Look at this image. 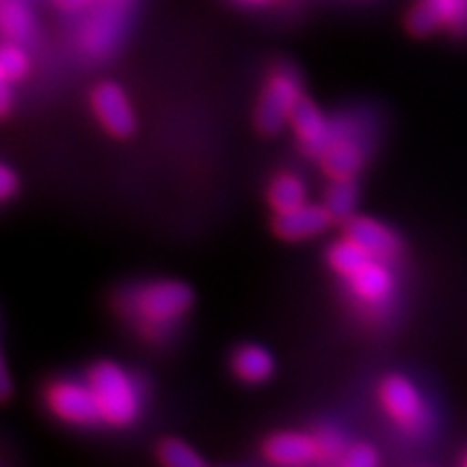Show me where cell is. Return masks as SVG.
<instances>
[{"label":"cell","instance_id":"1","mask_svg":"<svg viewBox=\"0 0 467 467\" xmlns=\"http://www.w3.org/2000/svg\"><path fill=\"white\" fill-rule=\"evenodd\" d=\"M192 307V292L178 279H151L128 285L117 295V309L145 340L159 342Z\"/></svg>","mask_w":467,"mask_h":467},{"label":"cell","instance_id":"6","mask_svg":"<svg viewBox=\"0 0 467 467\" xmlns=\"http://www.w3.org/2000/svg\"><path fill=\"white\" fill-rule=\"evenodd\" d=\"M44 400L52 416L66 424L93 426L102 422L100 409L87 379H57L46 388Z\"/></svg>","mask_w":467,"mask_h":467},{"label":"cell","instance_id":"29","mask_svg":"<svg viewBox=\"0 0 467 467\" xmlns=\"http://www.w3.org/2000/svg\"><path fill=\"white\" fill-rule=\"evenodd\" d=\"M3 83H9V80L5 78V74H3V67H0V85H3Z\"/></svg>","mask_w":467,"mask_h":467},{"label":"cell","instance_id":"23","mask_svg":"<svg viewBox=\"0 0 467 467\" xmlns=\"http://www.w3.org/2000/svg\"><path fill=\"white\" fill-rule=\"evenodd\" d=\"M336 467H379V452L370 443H350L347 452L336 461Z\"/></svg>","mask_w":467,"mask_h":467},{"label":"cell","instance_id":"15","mask_svg":"<svg viewBox=\"0 0 467 467\" xmlns=\"http://www.w3.org/2000/svg\"><path fill=\"white\" fill-rule=\"evenodd\" d=\"M273 370H275L273 355L265 347H260V344H244V347H238L236 353L232 355V372L243 383H265L273 375Z\"/></svg>","mask_w":467,"mask_h":467},{"label":"cell","instance_id":"13","mask_svg":"<svg viewBox=\"0 0 467 467\" xmlns=\"http://www.w3.org/2000/svg\"><path fill=\"white\" fill-rule=\"evenodd\" d=\"M268 463L277 467H303L312 461H318V448L314 433H301V431H284V433L271 435L262 448Z\"/></svg>","mask_w":467,"mask_h":467},{"label":"cell","instance_id":"27","mask_svg":"<svg viewBox=\"0 0 467 467\" xmlns=\"http://www.w3.org/2000/svg\"><path fill=\"white\" fill-rule=\"evenodd\" d=\"M11 392V379L7 372V366H5L3 353H0V399H7Z\"/></svg>","mask_w":467,"mask_h":467},{"label":"cell","instance_id":"7","mask_svg":"<svg viewBox=\"0 0 467 467\" xmlns=\"http://www.w3.org/2000/svg\"><path fill=\"white\" fill-rule=\"evenodd\" d=\"M405 25L416 37L437 31L467 35V0H420L407 14Z\"/></svg>","mask_w":467,"mask_h":467},{"label":"cell","instance_id":"16","mask_svg":"<svg viewBox=\"0 0 467 467\" xmlns=\"http://www.w3.org/2000/svg\"><path fill=\"white\" fill-rule=\"evenodd\" d=\"M268 206L273 213H285V210L299 208L307 203V186L296 173H277L266 189Z\"/></svg>","mask_w":467,"mask_h":467},{"label":"cell","instance_id":"17","mask_svg":"<svg viewBox=\"0 0 467 467\" xmlns=\"http://www.w3.org/2000/svg\"><path fill=\"white\" fill-rule=\"evenodd\" d=\"M35 20L22 0H0V35L7 42L25 44L33 37Z\"/></svg>","mask_w":467,"mask_h":467},{"label":"cell","instance_id":"21","mask_svg":"<svg viewBox=\"0 0 467 467\" xmlns=\"http://www.w3.org/2000/svg\"><path fill=\"white\" fill-rule=\"evenodd\" d=\"M159 459L162 467H206L200 454L180 440L162 441L159 446Z\"/></svg>","mask_w":467,"mask_h":467},{"label":"cell","instance_id":"10","mask_svg":"<svg viewBox=\"0 0 467 467\" xmlns=\"http://www.w3.org/2000/svg\"><path fill=\"white\" fill-rule=\"evenodd\" d=\"M344 236L364 249L370 258L396 262L402 254V241L392 227L372 217H350L344 227Z\"/></svg>","mask_w":467,"mask_h":467},{"label":"cell","instance_id":"11","mask_svg":"<svg viewBox=\"0 0 467 467\" xmlns=\"http://www.w3.org/2000/svg\"><path fill=\"white\" fill-rule=\"evenodd\" d=\"M331 223H334V217H331L329 210L325 208V203L307 202L299 208H292L285 210V213L275 214L273 230H275V234L282 241L301 243L320 236V234L329 230Z\"/></svg>","mask_w":467,"mask_h":467},{"label":"cell","instance_id":"4","mask_svg":"<svg viewBox=\"0 0 467 467\" xmlns=\"http://www.w3.org/2000/svg\"><path fill=\"white\" fill-rule=\"evenodd\" d=\"M377 396L385 416L405 433L420 435L431 426L429 402H426L422 389L405 375L396 372V375L383 377Z\"/></svg>","mask_w":467,"mask_h":467},{"label":"cell","instance_id":"9","mask_svg":"<svg viewBox=\"0 0 467 467\" xmlns=\"http://www.w3.org/2000/svg\"><path fill=\"white\" fill-rule=\"evenodd\" d=\"M348 285L350 296L361 307L381 309L394 299L396 277L392 265L383 260L370 258L364 266L358 268L348 279H344Z\"/></svg>","mask_w":467,"mask_h":467},{"label":"cell","instance_id":"24","mask_svg":"<svg viewBox=\"0 0 467 467\" xmlns=\"http://www.w3.org/2000/svg\"><path fill=\"white\" fill-rule=\"evenodd\" d=\"M17 189H20V180H17V173L5 162H0V203L9 202L11 197L16 195Z\"/></svg>","mask_w":467,"mask_h":467},{"label":"cell","instance_id":"5","mask_svg":"<svg viewBox=\"0 0 467 467\" xmlns=\"http://www.w3.org/2000/svg\"><path fill=\"white\" fill-rule=\"evenodd\" d=\"M303 85L299 74L292 67H275L266 78L265 89L260 93L258 107H255V126L260 132L275 134L285 124L303 100Z\"/></svg>","mask_w":467,"mask_h":467},{"label":"cell","instance_id":"8","mask_svg":"<svg viewBox=\"0 0 467 467\" xmlns=\"http://www.w3.org/2000/svg\"><path fill=\"white\" fill-rule=\"evenodd\" d=\"M91 110L96 115L98 124L107 130L110 137L126 139L137 128V117L128 93L117 83H100L91 91Z\"/></svg>","mask_w":467,"mask_h":467},{"label":"cell","instance_id":"2","mask_svg":"<svg viewBox=\"0 0 467 467\" xmlns=\"http://www.w3.org/2000/svg\"><path fill=\"white\" fill-rule=\"evenodd\" d=\"M87 383L96 396L104 424L124 429L139 420L143 411V385L130 370L115 361H98L87 372Z\"/></svg>","mask_w":467,"mask_h":467},{"label":"cell","instance_id":"18","mask_svg":"<svg viewBox=\"0 0 467 467\" xmlns=\"http://www.w3.org/2000/svg\"><path fill=\"white\" fill-rule=\"evenodd\" d=\"M358 184L353 178H340L331 180L329 189L325 192V208L329 210V214L334 221H347L355 214V206H358Z\"/></svg>","mask_w":467,"mask_h":467},{"label":"cell","instance_id":"12","mask_svg":"<svg viewBox=\"0 0 467 467\" xmlns=\"http://www.w3.org/2000/svg\"><path fill=\"white\" fill-rule=\"evenodd\" d=\"M117 5H119L117 0H109L107 5L102 0V7H98L96 16L89 22H85V26L80 28V48L93 58L107 57L115 48L117 42H119L121 11Z\"/></svg>","mask_w":467,"mask_h":467},{"label":"cell","instance_id":"22","mask_svg":"<svg viewBox=\"0 0 467 467\" xmlns=\"http://www.w3.org/2000/svg\"><path fill=\"white\" fill-rule=\"evenodd\" d=\"M314 440H317L318 448V461H337L348 448L347 437H344L342 431L331 424L320 426L317 433H314Z\"/></svg>","mask_w":467,"mask_h":467},{"label":"cell","instance_id":"30","mask_svg":"<svg viewBox=\"0 0 467 467\" xmlns=\"http://www.w3.org/2000/svg\"><path fill=\"white\" fill-rule=\"evenodd\" d=\"M461 467H467V454H465V459H463V463H461Z\"/></svg>","mask_w":467,"mask_h":467},{"label":"cell","instance_id":"28","mask_svg":"<svg viewBox=\"0 0 467 467\" xmlns=\"http://www.w3.org/2000/svg\"><path fill=\"white\" fill-rule=\"evenodd\" d=\"M236 5H244V7H266V5L275 3V0H232Z\"/></svg>","mask_w":467,"mask_h":467},{"label":"cell","instance_id":"25","mask_svg":"<svg viewBox=\"0 0 467 467\" xmlns=\"http://www.w3.org/2000/svg\"><path fill=\"white\" fill-rule=\"evenodd\" d=\"M102 0H55V5L66 14H76V11H83L89 7H96Z\"/></svg>","mask_w":467,"mask_h":467},{"label":"cell","instance_id":"19","mask_svg":"<svg viewBox=\"0 0 467 467\" xmlns=\"http://www.w3.org/2000/svg\"><path fill=\"white\" fill-rule=\"evenodd\" d=\"M368 260H370V255H368L364 249H359L353 241H348L347 236L336 241L329 249H327V265H329L331 271H334L342 282L353 275L358 268L364 266Z\"/></svg>","mask_w":467,"mask_h":467},{"label":"cell","instance_id":"14","mask_svg":"<svg viewBox=\"0 0 467 467\" xmlns=\"http://www.w3.org/2000/svg\"><path fill=\"white\" fill-rule=\"evenodd\" d=\"M290 128L292 132H295L296 141H299V148L306 151L307 156H312V159H318L327 139H329V117H327L312 100L303 98L299 107L295 109V113L290 117Z\"/></svg>","mask_w":467,"mask_h":467},{"label":"cell","instance_id":"26","mask_svg":"<svg viewBox=\"0 0 467 467\" xmlns=\"http://www.w3.org/2000/svg\"><path fill=\"white\" fill-rule=\"evenodd\" d=\"M14 109V93L9 89V83L0 85V119H5Z\"/></svg>","mask_w":467,"mask_h":467},{"label":"cell","instance_id":"20","mask_svg":"<svg viewBox=\"0 0 467 467\" xmlns=\"http://www.w3.org/2000/svg\"><path fill=\"white\" fill-rule=\"evenodd\" d=\"M0 67H3L5 78L9 83L25 78L31 72V57H28L25 46L17 42H5L0 46Z\"/></svg>","mask_w":467,"mask_h":467},{"label":"cell","instance_id":"3","mask_svg":"<svg viewBox=\"0 0 467 467\" xmlns=\"http://www.w3.org/2000/svg\"><path fill=\"white\" fill-rule=\"evenodd\" d=\"M370 134L366 124L353 115H340L331 119L329 139L318 154L320 169L329 180L353 178L366 165Z\"/></svg>","mask_w":467,"mask_h":467}]
</instances>
